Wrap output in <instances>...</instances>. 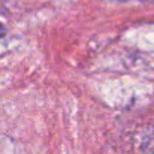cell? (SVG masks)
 I'll return each instance as SVG.
<instances>
[{
  "mask_svg": "<svg viewBox=\"0 0 154 154\" xmlns=\"http://www.w3.org/2000/svg\"><path fill=\"white\" fill-rule=\"evenodd\" d=\"M5 35V29H3V26L0 24V36H3Z\"/></svg>",
  "mask_w": 154,
  "mask_h": 154,
  "instance_id": "1",
  "label": "cell"
}]
</instances>
